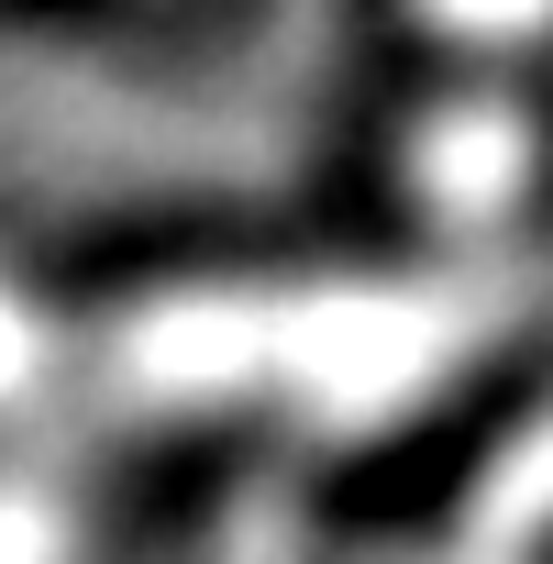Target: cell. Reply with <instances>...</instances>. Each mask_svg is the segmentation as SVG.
I'll return each instance as SVG.
<instances>
[{
    "label": "cell",
    "mask_w": 553,
    "mask_h": 564,
    "mask_svg": "<svg viewBox=\"0 0 553 564\" xmlns=\"http://www.w3.org/2000/svg\"><path fill=\"white\" fill-rule=\"evenodd\" d=\"M542 410H553V333H520V344H498L487 366H465L432 410H410V421H388L377 443H355V454L322 476L311 509H322L333 542H410V531L454 520Z\"/></svg>",
    "instance_id": "1"
},
{
    "label": "cell",
    "mask_w": 553,
    "mask_h": 564,
    "mask_svg": "<svg viewBox=\"0 0 553 564\" xmlns=\"http://www.w3.org/2000/svg\"><path fill=\"white\" fill-rule=\"evenodd\" d=\"M0 12H34V23H67V12H100V0H0Z\"/></svg>",
    "instance_id": "2"
}]
</instances>
